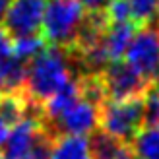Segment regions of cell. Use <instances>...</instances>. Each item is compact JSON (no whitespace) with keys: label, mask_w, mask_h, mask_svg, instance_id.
<instances>
[{"label":"cell","mask_w":159,"mask_h":159,"mask_svg":"<svg viewBox=\"0 0 159 159\" xmlns=\"http://www.w3.org/2000/svg\"><path fill=\"white\" fill-rule=\"evenodd\" d=\"M157 16H159V10H157Z\"/></svg>","instance_id":"obj_24"},{"label":"cell","mask_w":159,"mask_h":159,"mask_svg":"<svg viewBox=\"0 0 159 159\" xmlns=\"http://www.w3.org/2000/svg\"><path fill=\"white\" fill-rule=\"evenodd\" d=\"M12 0H0V23H2V18H4V14L8 10V6H10Z\"/></svg>","instance_id":"obj_22"},{"label":"cell","mask_w":159,"mask_h":159,"mask_svg":"<svg viewBox=\"0 0 159 159\" xmlns=\"http://www.w3.org/2000/svg\"><path fill=\"white\" fill-rule=\"evenodd\" d=\"M68 80H72L68 51L51 45L25 64V80L21 91L31 107L39 109Z\"/></svg>","instance_id":"obj_1"},{"label":"cell","mask_w":159,"mask_h":159,"mask_svg":"<svg viewBox=\"0 0 159 159\" xmlns=\"http://www.w3.org/2000/svg\"><path fill=\"white\" fill-rule=\"evenodd\" d=\"M47 159H91L89 142L85 136H72V134L57 136L52 138Z\"/></svg>","instance_id":"obj_11"},{"label":"cell","mask_w":159,"mask_h":159,"mask_svg":"<svg viewBox=\"0 0 159 159\" xmlns=\"http://www.w3.org/2000/svg\"><path fill=\"white\" fill-rule=\"evenodd\" d=\"M97 116L99 105L93 101H87L80 97L68 111H64L58 118L45 124V130L52 138L62 134H72V136H87L97 128Z\"/></svg>","instance_id":"obj_6"},{"label":"cell","mask_w":159,"mask_h":159,"mask_svg":"<svg viewBox=\"0 0 159 159\" xmlns=\"http://www.w3.org/2000/svg\"><path fill=\"white\" fill-rule=\"evenodd\" d=\"M78 2L82 4L84 10H89L93 14V12H103V10H105V6H107L109 0H78Z\"/></svg>","instance_id":"obj_19"},{"label":"cell","mask_w":159,"mask_h":159,"mask_svg":"<svg viewBox=\"0 0 159 159\" xmlns=\"http://www.w3.org/2000/svg\"><path fill=\"white\" fill-rule=\"evenodd\" d=\"M126 62L144 76L148 82L159 80V25H144L136 29L128 49L124 52Z\"/></svg>","instance_id":"obj_4"},{"label":"cell","mask_w":159,"mask_h":159,"mask_svg":"<svg viewBox=\"0 0 159 159\" xmlns=\"http://www.w3.org/2000/svg\"><path fill=\"white\" fill-rule=\"evenodd\" d=\"M0 159H8V157H6V155H4L2 152H0Z\"/></svg>","instance_id":"obj_23"},{"label":"cell","mask_w":159,"mask_h":159,"mask_svg":"<svg viewBox=\"0 0 159 159\" xmlns=\"http://www.w3.org/2000/svg\"><path fill=\"white\" fill-rule=\"evenodd\" d=\"M10 43H12V52L14 57L21 60V62H27L31 58H35L39 52H41L47 41L41 33H29V35H20V37H10Z\"/></svg>","instance_id":"obj_14"},{"label":"cell","mask_w":159,"mask_h":159,"mask_svg":"<svg viewBox=\"0 0 159 159\" xmlns=\"http://www.w3.org/2000/svg\"><path fill=\"white\" fill-rule=\"evenodd\" d=\"M144 103V126H155L159 128V85L153 89H148Z\"/></svg>","instance_id":"obj_17"},{"label":"cell","mask_w":159,"mask_h":159,"mask_svg":"<svg viewBox=\"0 0 159 159\" xmlns=\"http://www.w3.org/2000/svg\"><path fill=\"white\" fill-rule=\"evenodd\" d=\"M10 128L12 126H8L6 122L0 120V149H2L4 144H6V138H8V134H10Z\"/></svg>","instance_id":"obj_21"},{"label":"cell","mask_w":159,"mask_h":159,"mask_svg":"<svg viewBox=\"0 0 159 159\" xmlns=\"http://www.w3.org/2000/svg\"><path fill=\"white\" fill-rule=\"evenodd\" d=\"M45 134L49 132L45 130V124L41 118L37 115H25L21 120H18L10 128L2 153L8 159H31L35 146Z\"/></svg>","instance_id":"obj_7"},{"label":"cell","mask_w":159,"mask_h":159,"mask_svg":"<svg viewBox=\"0 0 159 159\" xmlns=\"http://www.w3.org/2000/svg\"><path fill=\"white\" fill-rule=\"evenodd\" d=\"M80 97H82V93H80V82L74 80V78L68 80L58 91H54L51 97L39 107V113H41L43 118H45L43 124L52 122L54 118H58L64 111H68L70 107H72Z\"/></svg>","instance_id":"obj_10"},{"label":"cell","mask_w":159,"mask_h":159,"mask_svg":"<svg viewBox=\"0 0 159 159\" xmlns=\"http://www.w3.org/2000/svg\"><path fill=\"white\" fill-rule=\"evenodd\" d=\"M113 159H136V155H134V152H132V148L130 146H120V149L115 153V157Z\"/></svg>","instance_id":"obj_20"},{"label":"cell","mask_w":159,"mask_h":159,"mask_svg":"<svg viewBox=\"0 0 159 159\" xmlns=\"http://www.w3.org/2000/svg\"><path fill=\"white\" fill-rule=\"evenodd\" d=\"M130 142L136 159H159V128L142 126Z\"/></svg>","instance_id":"obj_13"},{"label":"cell","mask_w":159,"mask_h":159,"mask_svg":"<svg viewBox=\"0 0 159 159\" xmlns=\"http://www.w3.org/2000/svg\"><path fill=\"white\" fill-rule=\"evenodd\" d=\"M89 142V152H91V159H113L115 153L120 149L122 142H118L116 138L109 136L105 132H91V138H87Z\"/></svg>","instance_id":"obj_15"},{"label":"cell","mask_w":159,"mask_h":159,"mask_svg":"<svg viewBox=\"0 0 159 159\" xmlns=\"http://www.w3.org/2000/svg\"><path fill=\"white\" fill-rule=\"evenodd\" d=\"M97 124L109 136L118 142H130L136 132L144 126V103L142 97L124 99V101H101Z\"/></svg>","instance_id":"obj_3"},{"label":"cell","mask_w":159,"mask_h":159,"mask_svg":"<svg viewBox=\"0 0 159 159\" xmlns=\"http://www.w3.org/2000/svg\"><path fill=\"white\" fill-rule=\"evenodd\" d=\"M101 84L105 95L113 101L136 99L149 89V82L126 60L109 62L101 74Z\"/></svg>","instance_id":"obj_5"},{"label":"cell","mask_w":159,"mask_h":159,"mask_svg":"<svg viewBox=\"0 0 159 159\" xmlns=\"http://www.w3.org/2000/svg\"><path fill=\"white\" fill-rule=\"evenodd\" d=\"M130 6V20L140 25H148L157 18L159 0H128Z\"/></svg>","instance_id":"obj_16"},{"label":"cell","mask_w":159,"mask_h":159,"mask_svg":"<svg viewBox=\"0 0 159 159\" xmlns=\"http://www.w3.org/2000/svg\"><path fill=\"white\" fill-rule=\"evenodd\" d=\"M31 109V103L23 95V91H0V120L8 126H14L21 120L27 111Z\"/></svg>","instance_id":"obj_12"},{"label":"cell","mask_w":159,"mask_h":159,"mask_svg":"<svg viewBox=\"0 0 159 159\" xmlns=\"http://www.w3.org/2000/svg\"><path fill=\"white\" fill-rule=\"evenodd\" d=\"M134 33H136V23L134 21H116L105 27L99 39V47L107 64L124 58V52L128 49Z\"/></svg>","instance_id":"obj_9"},{"label":"cell","mask_w":159,"mask_h":159,"mask_svg":"<svg viewBox=\"0 0 159 159\" xmlns=\"http://www.w3.org/2000/svg\"><path fill=\"white\" fill-rule=\"evenodd\" d=\"M47 0H12L2 18V27L10 37L39 33Z\"/></svg>","instance_id":"obj_8"},{"label":"cell","mask_w":159,"mask_h":159,"mask_svg":"<svg viewBox=\"0 0 159 159\" xmlns=\"http://www.w3.org/2000/svg\"><path fill=\"white\" fill-rule=\"evenodd\" d=\"M105 8H107V20L111 23L130 21V6H128V0H109Z\"/></svg>","instance_id":"obj_18"},{"label":"cell","mask_w":159,"mask_h":159,"mask_svg":"<svg viewBox=\"0 0 159 159\" xmlns=\"http://www.w3.org/2000/svg\"><path fill=\"white\" fill-rule=\"evenodd\" d=\"M84 20L85 10L78 0H47L41 35L47 43L68 49L74 45Z\"/></svg>","instance_id":"obj_2"}]
</instances>
